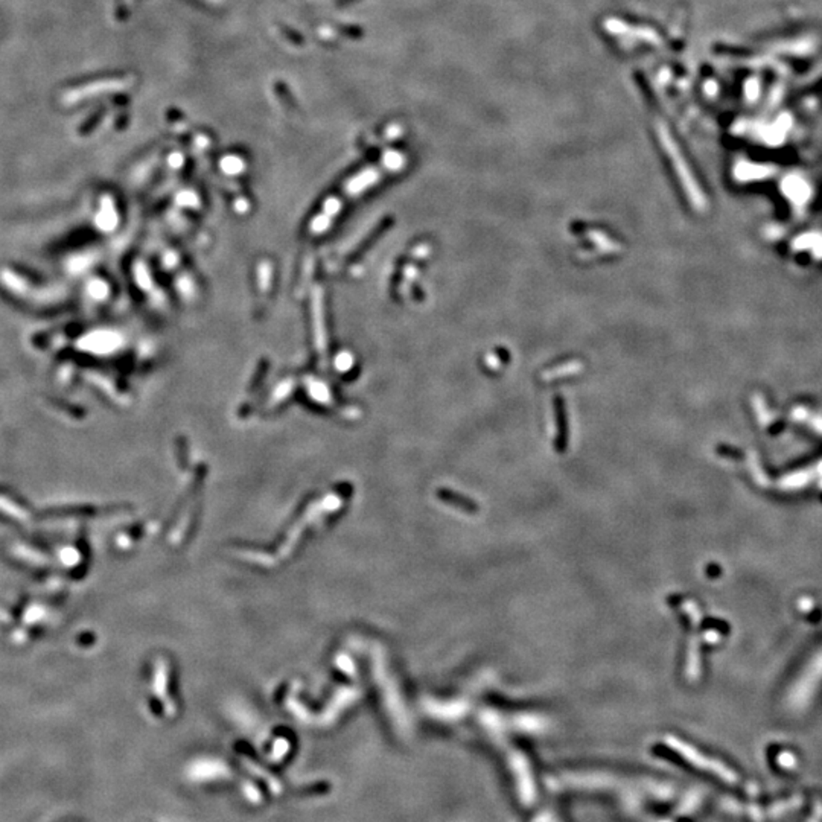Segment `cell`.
Wrapping results in <instances>:
<instances>
[{"mask_svg":"<svg viewBox=\"0 0 822 822\" xmlns=\"http://www.w3.org/2000/svg\"><path fill=\"white\" fill-rule=\"evenodd\" d=\"M390 159L391 157H384L380 165L370 166L352 175L337 191L329 194L320 203L319 210H315L308 221L306 233L311 238L326 235L350 206L361 200L367 192H370L373 187L378 186L385 177H389L395 171Z\"/></svg>","mask_w":822,"mask_h":822,"instance_id":"obj_1","label":"cell"}]
</instances>
